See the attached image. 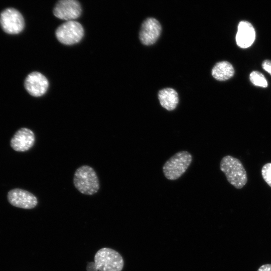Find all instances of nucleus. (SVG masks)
I'll list each match as a JSON object with an SVG mask.
<instances>
[{"instance_id": "1", "label": "nucleus", "mask_w": 271, "mask_h": 271, "mask_svg": "<svg viewBox=\"0 0 271 271\" xmlns=\"http://www.w3.org/2000/svg\"><path fill=\"white\" fill-rule=\"evenodd\" d=\"M94 259V262H89L87 265V271H121L124 266V260L121 254L108 247L99 249Z\"/></svg>"}, {"instance_id": "2", "label": "nucleus", "mask_w": 271, "mask_h": 271, "mask_svg": "<svg viewBox=\"0 0 271 271\" xmlns=\"http://www.w3.org/2000/svg\"><path fill=\"white\" fill-rule=\"evenodd\" d=\"M220 168L228 182L237 189H241L246 184L247 178L241 162L231 156L224 157L220 164Z\"/></svg>"}, {"instance_id": "3", "label": "nucleus", "mask_w": 271, "mask_h": 271, "mask_svg": "<svg viewBox=\"0 0 271 271\" xmlns=\"http://www.w3.org/2000/svg\"><path fill=\"white\" fill-rule=\"evenodd\" d=\"M75 188L81 193L91 195L99 189V180L96 172L90 166L84 165L75 171L73 178Z\"/></svg>"}, {"instance_id": "4", "label": "nucleus", "mask_w": 271, "mask_h": 271, "mask_svg": "<svg viewBox=\"0 0 271 271\" xmlns=\"http://www.w3.org/2000/svg\"><path fill=\"white\" fill-rule=\"evenodd\" d=\"M192 161V156L187 151H180L171 157L164 165L163 171L169 180L179 179L187 171Z\"/></svg>"}, {"instance_id": "5", "label": "nucleus", "mask_w": 271, "mask_h": 271, "mask_svg": "<svg viewBox=\"0 0 271 271\" xmlns=\"http://www.w3.org/2000/svg\"><path fill=\"white\" fill-rule=\"evenodd\" d=\"M55 35L58 40L66 45H71L79 42L84 35L82 26L74 21H68L56 29Z\"/></svg>"}, {"instance_id": "6", "label": "nucleus", "mask_w": 271, "mask_h": 271, "mask_svg": "<svg viewBox=\"0 0 271 271\" xmlns=\"http://www.w3.org/2000/svg\"><path fill=\"white\" fill-rule=\"evenodd\" d=\"M0 25L6 33L18 34L24 29L25 21L23 16L18 11L13 8H8L0 15Z\"/></svg>"}, {"instance_id": "7", "label": "nucleus", "mask_w": 271, "mask_h": 271, "mask_svg": "<svg viewBox=\"0 0 271 271\" xmlns=\"http://www.w3.org/2000/svg\"><path fill=\"white\" fill-rule=\"evenodd\" d=\"M81 12L80 4L77 0H59L53 9L55 17L67 21L78 18Z\"/></svg>"}, {"instance_id": "8", "label": "nucleus", "mask_w": 271, "mask_h": 271, "mask_svg": "<svg viewBox=\"0 0 271 271\" xmlns=\"http://www.w3.org/2000/svg\"><path fill=\"white\" fill-rule=\"evenodd\" d=\"M8 200L13 206L23 209H30L36 206V197L30 192L19 188L10 190L8 193Z\"/></svg>"}, {"instance_id": "9", "label": "nucleus", "mask_w": 271, "mask_h": 271, "mask_svg": "<svg viewBox=\"0 0 271 271\" xmlns=\"http://www.w3.org/2000/svg\"><path fill=\"white\" fill-rule=\"evenodd\" d=\"M24 86L30 95L34 97H40L46 92L49 87V82L43 74L35 71L26 77Z\"/></svg>"}, {"instance_id": "10", "label": "nucleus", "mask_w": 271, "mask_h": 271, "mask_svg": "<svg viewBox=\"0 0 271 271\" xmlns=\"http://www.w3.org/2000/svg\"><path fill=\"white\" fill-rule=\"evenodd\" d=\"M161 26L156 19L151 18L142 24L139 38L141 43L147 46L154 44L158 39L161 32Z\"/></svg>"}, {"instance_id": "11", "label": "nucleus", "mask_w": 271, "mask_h": 271, "mask_svg": "<svg viewBox=\"0 0 271 271\" xmlns=\"http://www.w3.org/2000/svg\"><path fill=\"white\" fill-rule=\"evenodd\" d=\"M35 134L32 130L23 127L17 130L11 139L10 144L13 150L17 152H25L34 145Z\"/></svg>"}, {"instance_id": "12", "label": "nucleus", "mask_w": 271, "mask_h": 271, "mask_svg": "<svg viewBox=\"0 0 271 271\" xmlns=\"http://www.w3.org/2000/svg\"><path fill=\"white\" fill-rule=\"evenodd\" d=\"M255 31L251 23L246 21L239 22L235 40L238 46L241 48H247L254 42Z\"/></svg>"}, {"instance_id": "13", "label": "nucleus", "mask_w": 271, "mask_h": 271, "mask_svg": "<svg viewBox=\"0 0 271 271\" xmlns=\"http://www.w3.org/2000/svg\"><path fill=\"white\" fill-rule=\"evenodd\" d=\"M158 98L161 106L169 111L175 109L179 103L178 93L171 88L160 90Z\"/></svg>"}, {"instance_id": "14", "label": "nucleus", "mask_w": 271, "mask_h": 271, "mask_svg": "<svg viewBox=\"0 0 271 271\" xmlns=\"http://www.w3.org/2000/svg\"><path fill=\"white\" fill-rule=\"evenodd\" d=\"M234 74L232 65L227 61L217 63L212 70V75L218 81H225L232 77Z\"/></svg>"}, {"instance_id": "15", "label": "nucleus", "mask_w": 271, "mask_h": 271, "mask_svg": "<svg viewBox=\"0 0 271 271\" xmlns=\"http://www.w3.org/2000/svg\"><path fill=\"white\" fill-rule=\"evenodd\" d=\"M251 82L254 85L265 88L268 83L263 75L257 71H252L249 75Z\"/></svg>"}, {"instance_id": "16", "label": "nucleus", "mask_w": 271, "mask_h": 271, "mask_svg": "<svg viewBox=\"0 0 271 271\" xmlns=\"http://www.w3.org/2000/svg\"><path fill=\"white\" fill-rule=\"evenodd\" d=\"M261 174L265 182L271 187V163H267L262 167Z\"/></svg>"}, {"instance_id": "17", "label": "nucleus", "mask_w": 271, "mask_h": 271, "mask_svg": "<svg viewBox=\"0 0 271 271\" xmlns=\"http://www.w3.org/2000/svg\"><path fill=\"white\" fill-rule=\"evenodd\" d=\"M262 68L271 75V61L265 60L262 63Z\"/></svg>"}, {"instance_id": "18", "label": "nucleus", "mask_w": 271, "mask_h": 271, "mask_svg": "<svg viewBox=\"0 0 271 271\" xmlns=\"http://www.w3.org/2000/svg\"><path fill=\"white\" fill-rule=\"evenodd\" d=\"M257 271H271V264H263L258 268Z\"/></svg>"}]
</instances>
